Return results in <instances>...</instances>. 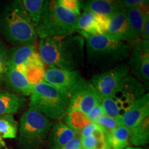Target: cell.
<instances>
[{"label":"cell","instance_id":"18","mask_svg":"<svg viewBox=\"0 0 149 149\" xmlns=\"http://www.w3.org/2000/svg\"><path fill=\"white\" fill-rule=\"evenodd\" d=\"M37 52L34 43L17 45L8 50V66L16 68L20 65H24L29 60L33 53Z\"/></svg>","mask_w":149,"mask_h":149},{"label":"cell","instance_id":"3","mask_svg":"<svg viewBox=\"0 0 149 149\" xmlns=\"http://www.w3.org/2000/svg\"><path fill=\"white\" fill-rule=\"evenodd\" d=\"M78 17L64 8L57 0H50L35 28L37 37L42 39L73 35Z\"/></svg>","mask_w":149,"mask_h":149},{"label":"cell","instance_id":"39","mask_svg":"<svg viewBox=\"0 0 149 149\" xmlns=\"http://www.w3.org/2000/svg\"><path fill=\"white\" fill-rule=\"evenodd\" d=\"M6 149H8V148H6Z\"/></svg>","mask_w":149,"mask_h":149},{"label":"cell","instance_id":"10","mask_svg":"<svg viewBox=\"0 0 149 149\" xmlns=\"http://www.w3.org/2000/svg\"><path fill=\"white\" fill-rule=\"evenodd\" d=\"M101 102V97L91 81L83 78L70 97L68 111L78 110L87 115Z\"/></svg>","mask_w":149,"mask_h":149},{"label":"cell","instance_id":"34","mask_svg":"<svg viewBox=\"0 0 149 149\" xmlns=\"http://www.w3.org/2000/svg\"><path fill=\"white\" fill-rule=\"evenodd\" d=\"M140 39L144 40H149V17L146 20Z\"/></svg>","mask_w":149,"mask_h":149},{"label":"cell","instance_id":"7","mask_svg":"<svg viewBox=\"0 0 149 149\" xmlns=\"http://www.w3.org/2000/svg\"><path fill=\"white\" fill-rule=\"evenodd\" d=\"M145 94L142 83L133 76H126L111 97L121 117L138 99Z\"/></svg>","mask_w":149,"mask_h":149},{"label":"cell","instance_id":"32","mask_svg":"<svg viewBox=\"0 0 149 149\" xmlns=\"http://www.w3.org/2000/svg\"><path fill=\"white\" fill-rule=\"evenodd\" d=\"M104 115V112L101 103L95 106L87 114V117L91 122H95L98 118Z\"/></svg>","mask_w":149,"mask_h":149},{"label":"cell","instance_id":"36","mask_svg":"<svg viewBox=\"0 0 149 149\" xmlns=\"http://www.w3.org/2000/svg\"><path fill=\"white\" fill-rule=\"evenodd\" d=\"M124 149H146V148H141V147H130V146L129 147V146H128Z\"/></svg>","mask_w":149,"mask_h":149},{"label":"cell","instance_id":"40","mask_svg":"<svg viewBox=\"0 0 149 149\" xmlns=\"http://www.w3.org/2000/svg\"><path fill=\"white\" fill-rule=\"evenodd\" d=\"M0 148H1V146H0Z\"/></svg>","mask_w":149,"mask_h":149},{"label":"cell","instance_id":"21","mask_svg":"<svg viewBox=\"0 0 149 149\" xmlns=\"http://www.w3.org/2000/svg\"><path fill=\"white\" fill-rule=\"evenodd\" d=\"M76 31L84 38L90 35H100L97 26L96 15L91 11L84 10L83 13L78 17Z\"/></svg>","mask_w":149,"mask_h":149},{"label":"cell","instance_id":"5","mask_svg":"<svg viewBox=\"0 0 149 149\" xmlns=\"http://www.w3.org/2000/svg\"><path fill=\"white\" fill-rule=\"evenodd\" d=\"M85 40L87 57L93 64H116L129 57L130 46L126 42L113 40L104 35H90Z\"/></svg>","mask_w":149,"mask_h":149},{"label":"cell","instance_id":"20","mask_svg":"<svg viewBox=\"0 0 149 149\" xmlns=\"http://www.w3.org/2000/svg\"><path fill=\"white\" fill-rule=\"evenodd\" d=\"M126 18L133 34L140 39L146 20L149 17L148 10H144L137 7L125 9Z\"/></svg>","mask_w":149,"mask_h":149},{"label":"cell","instance_id":"8","mask_svg":"<svg viewBox=\"0 0 149 149\" xmlns=\"http://www.w3.org/2000/svg\"><path fill=\"white\" fill-rule=\"evenodd\" d=\"M128 72L127 64L117 65L108 71L94 75L91 82L102 100L113 95L122 79L128 75Z\"/></svg>","mask_w":149,"mask_h":149},{"label":"cell","instance_id":"16","mask_svg":"<svg viewBox=\"0 0 149 149\" xmlns=\"http://www.w3.org/2000/svg\"><path fill=\"white\" fill-rule=\"evenodd\" d=\"M26 99L6 90H0V116L13 115L17 113L25 104Z\"/></svg>","mask_w":149,"mask_h":149},{"label":"cell","instance_id":"22","mask_svg":"<svg viewBox=\"0 0 149 149\" xmlns=\"http://www.w3.org/2000/svg\"><path fill=\"white\" fill-rule=\"evenodd\" d=\"M36 28L50 0H19Z\"/></svg>","mask_w":149,"mask_h":149},{"label":"cell","instance_id":"35","mask_svg":"<svg viewBox=\"0 0 149 149\" xmlns=\"http://www.w3.org/2000/svg\"><path fill=\"white\" fill-rule=\"evenodd\" d=\"M0 146H3V147H6V144L4 142V141L3 140L2 137L0 136Z\"/></svg>","mask_w":149,"mask_h":149},{"label":"cell","instance_id":"1","mask_svg":"<svg viewBox=\"0 0 149 149\" xmlns=\"http://www.w3.org/2000/svg\"><path fill=\"white\" fill-rule=\"evenodd\" d=\"M38 48L43 62L48 67L76 70L84 59L85 40L79 35L40 39Z\"/></svg>","mask_w":149,"mask_h":149},{"label":"cell","instance_id":"26","mask_svg":"<svg viewBox=\"0 0 149 149\" xmlns=\"http://www.w3.org/2000/svg\"><path fill=\"white\" fill-rule=\"evenodd\" d=\"M18 123L12 115L0 116V136L2 139H14L18 132Z\"/></svg>","mask_w":149,"mask_h":149},{"label":"cell","instance_id":"33","mask_svg":"<svg viewBox=\"0 0 149 149\" xmlns=\"http://www.w3.org/2000/svg\"><path fill=\"white\" fill-rule=\"evenodd\" d=\"M81 148V136H80V134H79V135H76L73 138L70 139L61 149H79Z\"/></svg>","mask_w":149,"mask_h":149},{"label":"cell","instance_id":"37","mask_svg":"<svg viewBox=\"0 0 149 149\" xmlns=\"http://www.w3.org/2000/svg\"><path fill=\"white\" fill-rule=\"evenodd\" d=\"M91 149H98V148H91Z\"/></svg>","mask_w":149,"mask_h":149},{"label":"cell","instance_id":"2","mask_svg":"<svg viewBox=\"0 0 149 149\" xmlns=\"http://www.w3.org/2000/svg\"><path fill=\"white\" fill-rule=\"evenodd\" d=\"M0 33L14 45L34 43L35 26L19 0H10L0 13Z\"/></svg>","mask_w":149,"mask_h":149},{"label":"cell","instance_id":"25","mask_svg":"<svg viewBox=\"0 0 149 149\" xmlns=\"http://www.w3.org/2000/svg\"><path fill=\"white\" fill-rule=\"evenodd\" d=\"M111 149H124L130 144V129L124 125L110 132Z\"/></svg>","mask_w":149,"mask_h":149},{"label":"cell","instance_id":"6","mask_svg":"<svg viewBox=\"0 0 149 149\" xmlns=\"http://www.w3.org/2000/svg\"><path fill=\"white\" fill-rule=\"evenodd\" d=\"M53 123L32 107L22 115L19 124V142L24 146L36 147L49 135Z\"/></svg>","mask_w":149,"mask_h":149},{"label":"cell","instance_id":"23","mask_svg":"<svg viewBox=\"0 0 149 149\" xmlns=\"http://www.w3.org/2000/svg\"><path fill=\"white\" fill-rule=\"evenodd\" d=\"M149 141V119H146L140 124L130 129V144L135 147L144 146Z\"/></svg>","mask_w":149,"mask_h":149},{"label":"cell","instance_id":"30","mask_svg":"<svg viewBox=\"0 0 149 149\" xmlns=\"http://www.w3.org/2000/svg\"><path fill=\"white\" fill-rule=\"evenodd\" d=\"M97 26L100 35H105L109 30L111 17L104 15H96Z\"/></svg>","mask_w":149,"mask_h":149},{"label":"cell","instance_id":"24","mask_svg":"<svg viewBox=\"0 0 149 149\" xmlns=\"http://www.w3.org/2000/svg\"><path fill=\"white\" fill-rule=\"evenodd\" d=\"M65 124L73 130L76 135H79L85 126L91 123L86 115L78 110L68 111L65 116Z\"/></svg>","mask_w":149,"mask_h":149},{"label":"cell","instance_id":"13","mask_svg":"<svg viewBox=\"0 0 149 149\" xmlns=\"http://www.w3.org/2000/svg\"><path fill=\"white\" fill-rule=\"evenodd\" d=\"M149 117V94L145 93L121 117L124 126L131 129Z\"/></svg>","mask_w":149,"mask_h":149},{"label":"cell","instance_id":"14","mask_svg":"<svg viewBox=\"0 0 149 149\" xmlns=\"http://www.w3.org/2000/svg\"><path fill=\"white\" fill-rule=\"evenodd\" d=\"M3 84L9 91L23 97L31 95L33 89V86L28 81L26 76L12 67H8Z\"/></svg>","mask_w":149,"mask_h":149},{"label":"cell","instance_id":"31","mask_svg":"<svg viewBox=\"0 0 149 149\" xmlns=\"http://www.w3.org/2000/svg\"><path fill=\"white\" fill-rule=\"evenodd\" d=\"M61 6L64 8L73 13L79 16L80 15V3L79 0H57Z\"/></svg>","mask_w":149,"mask_h":149},{"label":"cell","instance_id":"19","mask_svg":"<svg viewBox=\"0 0 149 149\" xmlns=\"http://www.w3.org/2000/svg\"><path fill=\"white\" fill-rule=\"evenodd\" d=\"M81 6L84 10L109 17L120 10L117 0H84Z\"/></svg>","mask_w":149,"mask_h":149},{"label":"cell","instance_id":"17","mask_svg":"<svg viewBox=\"0 0 149 149\" xmlns=\"http://www.w3.org/2000/svg\"><path fill=\"white\" fill-rule=\"evenodd\" d=\"M49 134L52 149H61L76 135L71 128L61 122L53 124Z\"/></svg>","mask_w":149,"mask_h":149},{"label":"cell","instance_id":"27","mask_svg":"<svg viewBox=\"0 0 149 149\" xmlns=\"http://www.w3.org/2000/svg\"><path fill=\"white\" fill-rule=\"evenodd\" d=\"M8 48L6 44L0 40V87L3 85L5 74L8 68Z\"/></svg>","mask_w":149,"mask_h":149},{"label":"cell","instance_id":"4","mask_svg":"<svg viewBox=\"0 0 149 149\" xmlns=\"http://www.w3.org/2000/svg\"><path fill=\"white\" fill-rule=\"evenodd\" d=\"M69 101V97L53 86L43 81L33 86L29 106L50 120H61L66 116Z\"/></svg>","mask_w":149,"mask_h":149},{"label":"cell","instance_id":"11","mask_svg":"<svg viewBox=\"0 0 149 149\" xmlns=\"http://www.w3.org/2000/svg\"><path fill=\"white\" fill-rule=\"evenodd\" d=\"M129 55V70L139 81H149V40L139 39L135 41Z\"/></svg>","mask_w":149,"mask_h":149},{"label":"cell","instance_id":"12","mask_svg":"<svg viewBox=\"0 0 149 149\" xmlns=\"http://www.w3.org/2000/svg\"><path fill=\"white\" fill-rule=\"evenodd\" d=\"M104 35L113 40L124 42H133L139 40L130 29L124 9L117 10L111 16L109 30Z\"/></svg>","mask_w":149,"mask_h":149},{"label":"cell","instance_id":"9","mask_svg":"<svg viewBox=\"0 0 149 149\" xmlns=\"http://www.w3.org/2000/svg\"><path fill=\"white\" fill-rule=\"evenodd\" d=\"M82 79L77 70H68L53 67L45 69L44 81L53 86L70 98Z\"/></svg>","mask_w":149,"mask_h":149},{"label":"cell","instance_id":"38","mask_svg":"<svg viewBox=\"0 0 149 149\" xmlns=\"http://www.w3.org/2000/svg\"><path fill=\"white\" fill-rule=\"evenodd\" d=\"M79 149H83V148H79Z\"/></svg>","mask_w":149,"mask_h":149},{"label":"cell","instance_id":"28","mask_svg":"<svg viewBox=\"0 0 149 149\" xmlns=\"http://www.w3.org/2000/svg\"><path fill=\"white\" fill-rule=\"evenodd\" d=\"M95 123L99 124L100 126L109 132L114 130L117 126L123 125L121 119H116L106 115H102L100 118H98Z\"/></svg>","mask_w":149,"mask_h":149},{"label":"cell","instance_id":"15","mask_svg":"<svg viewBox=\"0 0 149 149\" xmlns=\"http://www.w3.org/2000/svg\"><path fill=\"white\" fill-rule=\"evenodd\" d=\"M24 65L25 66L24 74L31 84L35 86L44 81L45 64L43 62L38 52L33 53Z\"/></svg>","mask_w":149,"mask_h":149},{"label":"cell","instance_id":"29","mask_svg":"<svg viewBox=\"0 0 149 149\" xmlns=\"http://www.w3.org/2000/svg\"><path fill=\"white\" fill-rule=\"evenodd\" d=\"M120 9L137 7L144 10H148L149 0H117Z\"/></svg>","mask_w":149,"mask_h":149}]
</instances>
